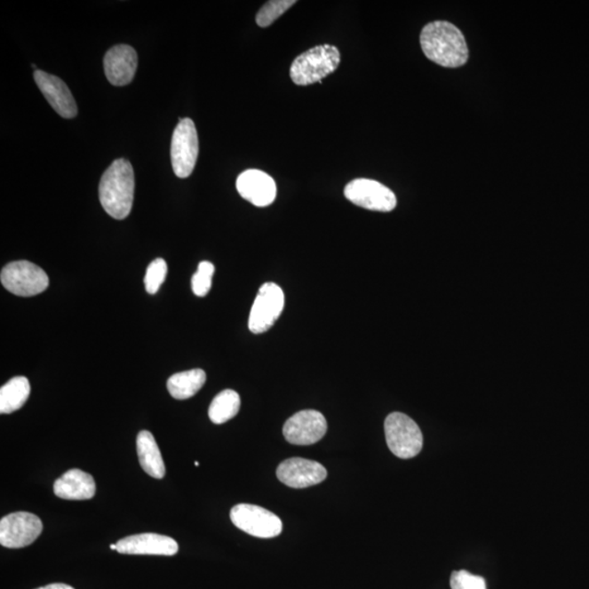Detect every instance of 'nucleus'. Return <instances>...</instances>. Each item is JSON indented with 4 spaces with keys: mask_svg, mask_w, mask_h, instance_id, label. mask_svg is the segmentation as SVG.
I'll return each instance as SVG.
<instances>
[{
    "mask_svg": "<svg viewBox=\"0 0 589 589\" xmlns=\"http://www.w3.org/2000/svg\"><path fill=\"white\" fill-rule=\"evenodd\" d=\"M36 589H75V588L71 587L69 585H67V584L55 583V584H50V585L43 586V587L36 588Z\"/></svg>",
    "mask_w": 589,
    "mask_h": 589,
    "instance_id": "26",
    "label": "nucleus"
},
{
    "mask_svg": "<svg viewBox=\"0 0 589 589\" xmlns=\"http://www.w3.org/2000/svg\"><path fill=\"white\" fill-rule=\"evenodd\" d=\"M233 524L245 533L258 538H273L282 533L279 516L253 505H237L231 511Z\"/></svg>",
    "mask_w": 589,
    "mask_h": 589,
    "instance_id": "8",
    "label": "nucleus"
},
{
    "mask_svg": "<svg viewBox=\"0 0 589 589\" xmlns=\"http://www.w3.org/2000/svg\"><path fill=\"white\" fill-rule=\"evenodd\" d=\"M139 462L147 475L155 479L164 478L166 469L162 454L150 431H140L137 438Z\"/></svg>",
    "mask_w": 589,
    "mask_h": 589,
    "instance_id": "18",
    "label": "nucleus"
},
{
    "mask_svg": "<svg viewBox=\"0 0 589 589\" xmlns=\"http://www.w3.org/2000/svg\"><path fill=\"white\" fill-rule=\"evenodd\" d=\"M0 280L4 289L21 297L41 294L50 284L45 271L28 261L9 263L4 267Z\"/></svg>",
    "mask_w": 589,
    "mask_h": 589,
    "instance_id": "5",
    "label": "nucleus"
},
{
    "mask_svg": "<svg viewBox=\"0 0 589 589\" xmlns=\"http://www.w3.org/2000/svg\"><path fill=\"white\" fill-rule=\"evenodd\" d=\"M99 193L105 212L116 219H126L135 196V172L131 162L115 161L100 179Z\"/></svg>",
    "mask_w": 589,
    "mask_h": 589,
    "instance_id": "2",
    "label": "nucleus"
},
{
    "mask_svg": "<svg viewBox=\"0 0 589 589\" xmlns=\"http://www.w3.org/2000/svg\"><path fill=\"white\" fill-rule=\"evenodd\" d=\"M452 589H487L485 578L467 571H455L451 576Z\"/></svg>",
    "mask_w": 589,
    "mask_h": 589,
    "instance_id": "25",
    "label": "nucleus"
},
{
    "mask_svg": "<svg viewBox=\"0 0 589 589\" xmlns=\"http://www.w3.org/2000/svg\"><path fill=\"white\" fill-rule=\"evenodd\" d=\"M207 381L203 369L175 373L167 381V390L175 400H188L198 393Z\"/></svg>",
    "mask_w": 589,
    "mask_h": 589,
    "instance_id": "19",
    "label": "nucleus"
},
{
    "mask_svg": "<svg viewBox=\"0 0 589 589\" xmlns=\"http://www.w3.org/2000/svg\"><path fill=\"white\" fill-rule=\"evenodd\" d=\"M35 80L44 95L47 102L54 108V111L62 118L71 119L78 114L76 100L71 94L68 86L59 78V76L45 73V71H35Z\"/></svg>",
    "mask_w": 589,
    "mask_h": 589,
    "instance_id": "14",
    "label": "nucleus"
},
{
    "mask_svg": "<svg viewBox=\"0 0 589 589\" xmlns=\"http://www.w3.org/2000/svg\"><path fill=\"white\" fill-rule=\"evenodd\" d=\"M344 195L358 207L378 212H391L397 203L390 188L372 179H354L345 187Z\"/></svg>",
    "mask_w": 589,
    "mask_h": 589,
    "instance_id": "10",
    "label": "nucleus"
},
{
    "mask_svg": "<svg viewBox=\"0 0 589 589\" xmlns=\"http://www.w3.org/2000/svg\"><path fill=\"white\" fill-rule=\"evenodd\" d=\"M138 68V55L129 45L112 47L104 57V70L109 84L123 86L135 78Z\"/></svg>",
    "mask_w": 589,
    "mask_h": 589,
    "instance_id": "15",
    "label": "nucleus"
},
{
    "mask_svg": "<svg viewBox=\"0 0 589 589\" xmlns=\"http://www.w3.org/2000/svg\"><path fill=\"white\" fill-rule=\"evenodd\" d=\"M241 396L234 390H224L214 397L209 409V418L215 425L231 420L241 410Z\"/></svg>",
    "mask_w": 589,
    "mask_h": 589,
    "instance_id": "21",
    "label": "nucleus"
},
{
    "mask_svg": "<svg viewBox=\"0 0 589 589\" xmlns=\"http://www.w3.org/2000/svg\"><path fill=\"white\" fill-rule=\"evenodd\" d=\"M117 552L123 554L175 555L179 547L176 540L159 534L128 536L118 541Z\"/></svg>",
    "mask_w": 589,
    "mask_h": 589,
    "instance_id": "16",
    "label": "nucleus"
},
{
    "mask_svg": "<svg viewBox=\"0 0 589 589\" xmlns=\"http://www.w3.org/2000/svg\"><path fill=\"white\" fill-rule=\"evenodd\" d=\"M341 54L338 47L319 45L299 55L291 67V78L297 85L320 83L338 68Z\"/></svg>",
    "mask_w": 589,
    "mask_h": 589,
    "instance_id": "3",
    "label": "nucleus"
},
{
    "mask_svg": "<svg viewBox=\"0 0 589 589\" xmlns=\"http://www.w3.org/2000/svg\"><path fill=\"white\" fill-rule=\"evenodd\" d=\"M167 275V265L165 260L159 258L152 261L150 266L147 267L145 285L148 294L155 295L160 290L161 285L164 283Z\"/></svg>",
    "mask_w": 589,
    "mask_h": 589,
    "instance_id": "24",
    "label": "nucleus"
},
{
    "mask_svg": "<svg viewBox=\"0 0 589 589\" xmlns=\"http://www.w3.org/2000/svg\"><path fill=\"white\" fill-rule=\"evenodd\" d=\"M112 550H117V545H111Z\"/></svg>",
    "mask_w": 589,
    "mask_h": 589,
    "instance_id": "27",
    "label": "nucleus"
},
{
    "mask_svg": "<svg viewBox=\"0 0 589 589\" xmlns=\"http://www.w3.org/2000/svg\"><path fill=\"white\" fill-rule=\"evenodd\" d=\"M31 386L26 377L12 378L0 389V413L12 414L20 410L30 396Z\"/></svg>",
    "mask_w": 589,
    "mask_h": 589,
    "instance_id": "20",
    "label": "nucleus"
},
{
    "mask_svg": "<svg viewBox=\"0 0 589 589\" xmlns=\"http://www.w3.org/2000/svg\"><path fill=\"white\" fill-rule=\"evenodd\" d=\"M236 187L238 194L256 207H267L276 198L275 179L262 171L248 170L242 172L238 176Z\"/></svg>",
    "mask_w": 589,
    "mask_h": 589,
    "instance_id": "13",
    "label": "nucleus"
},
{
    "mask_svg": "<svg viewBox=\"0 0 589 589\" xmlns=\"http://www.w3.org/2000/svg\"><path fill=\"white\" fill-rule=\"evenodd\" d=\"M276 476L284 485L295 490L318 485L328 476L327 469L320 463L310 459L293 458L282 462L277 467Z\"/></svg>",
    "mask_w": 589,
    "mask_h": 589,
    "instance_id": "12",
    "label": "nucleus"
},
{
    "mask_svg": "<svg viewBox=\"0 0 589 589\" xmlns=\"http://www.w3.org/2000/svg\"><path fill=\"white\" fill-rule=\"evenodd\" d=\"M199 155V138L195 124L190 118L181 119L171 138L172 170L179 179H187L195 170Z\"/></svg>",
    "mask_w": 589,
    "mask_h": 589,
    "instance_id": "6",
    "label": "nucleus"
},
{
    "mask_svg": "<svg viewBox=\"0 0 589 589\" xmlns=\"http://www.w3.org/2000/svg\"><path fill=\"white\" fill-rule=\"evenodd\" d=\"M328 423L318 410H301L291 416L283 427V434L291 444L310 445L320 442L327 434Z\"/></svg>",
    "mask_w": 589,
    "mask_h": 589,
    "instance_id": "11",
    "label": "nucleus"
},
{
    "mask_svg": "<svg viewBox=\"0 0 589 589\" xmlns=\"http://www.w3.org/2000/svg\"><path fill=\"white\" fill-rule=\"evenodd\" d=\"M296 4L295 0H271L259 11L257 25L261 28L270 27L282 14H284Z\"/></svg>",
    "mask_w": 589,
    "mask_h": 589,
    "instance_id": "22",
    "label": "nucleus"
},
{
    "mask_svg": "<svg viewBox=\"0 0 589 589\" xmlns=\"http://www.w3.org/2000/svg\"><path fill=\"white\" fill-rule=\"evenodd\" d=\"M420 45L428 60L445 68H458L468 60L466 37L451 22L428 23L421 31Z\"/></svg>",
    "mask_w": 589,
    "mask_h": 589,
    "instance_id": "1",
    "label": "nucleus"
},
{
    "mask_svg": "<svg viewBox=\"0 0 589 589\" xmlns=\"http://www.w3.org/2000/svg\"><path fill=\"white\" fill-rule=\"evenodd\" d=\"M284 291L275 283H266L259 290L255 303L249 315V329L255 334H261L272 328L284 309Z\"/></svg>",
    "mask_w": 589,
    "mask_h": 589,
    "instance_id": "7",
    "label": "nucleus"
},
{
    "mask_svg": "<svg viewBox=\"0 0 589 589\" xmlns=\"http://www.w3.org/2000/svg\"><path fill=\"white\" fill-rule=\"evenodd\" d=\"M215 272V267L209 261H203L199 263L198 271L191 280V287L195 295L198 297H204L209 294L211 287H212V279Z\"/></svg>",
    "mask_w": 589,
    "mask_h": 589,
    "instance_id": "23",
    "label": "nucleus"
},
{
    "mask_svg": "<svg viewBox=\"0 0 589 589\" xmlns=\"http://www.w3.org/2000/svg\"><path fill=\"white\" fill-rule=\"evenodd\" d=\"M97 491L94 478L80 469H70L57 479L54 493L65 500H90Z\"/></svg>",
    "mask_w": 589,
    "mask_h": 589,
    "instance_id": "17",
    "label": "nucleus"
},
{
    "mask_svg": "<svg viewBox=\"0 0 589 589\" xmlns=\"http://www.w3.org/2000/svg\"><path fill=\"white\" fill-rule=\"evenodd\" d=\"M385 431L387 447L397 458H414L423 449L424 438L418 425L405 414L387 416Z\"/></svg>",
    "mask_w": 589,
    "mask_h": 589,
    "instance_id": "4",
    "label": "nucleus"
},
{
    "mask_svg": "<svg viewBox=\"0 0 589 589\" xmlns=\"http://www.w3.org/2000/svg\"><path fill=\"white\" fill-rule=\"evenodd\" d=\"M42 530L40 517L28 512H16L0 521V544L9 549L25 548L40 537Z\"/></svg>",
    "mask_w": 589,
    "mask_h": 589,
    "instance_id": "9",
    "label": "nucleus"
}]
</instances>
